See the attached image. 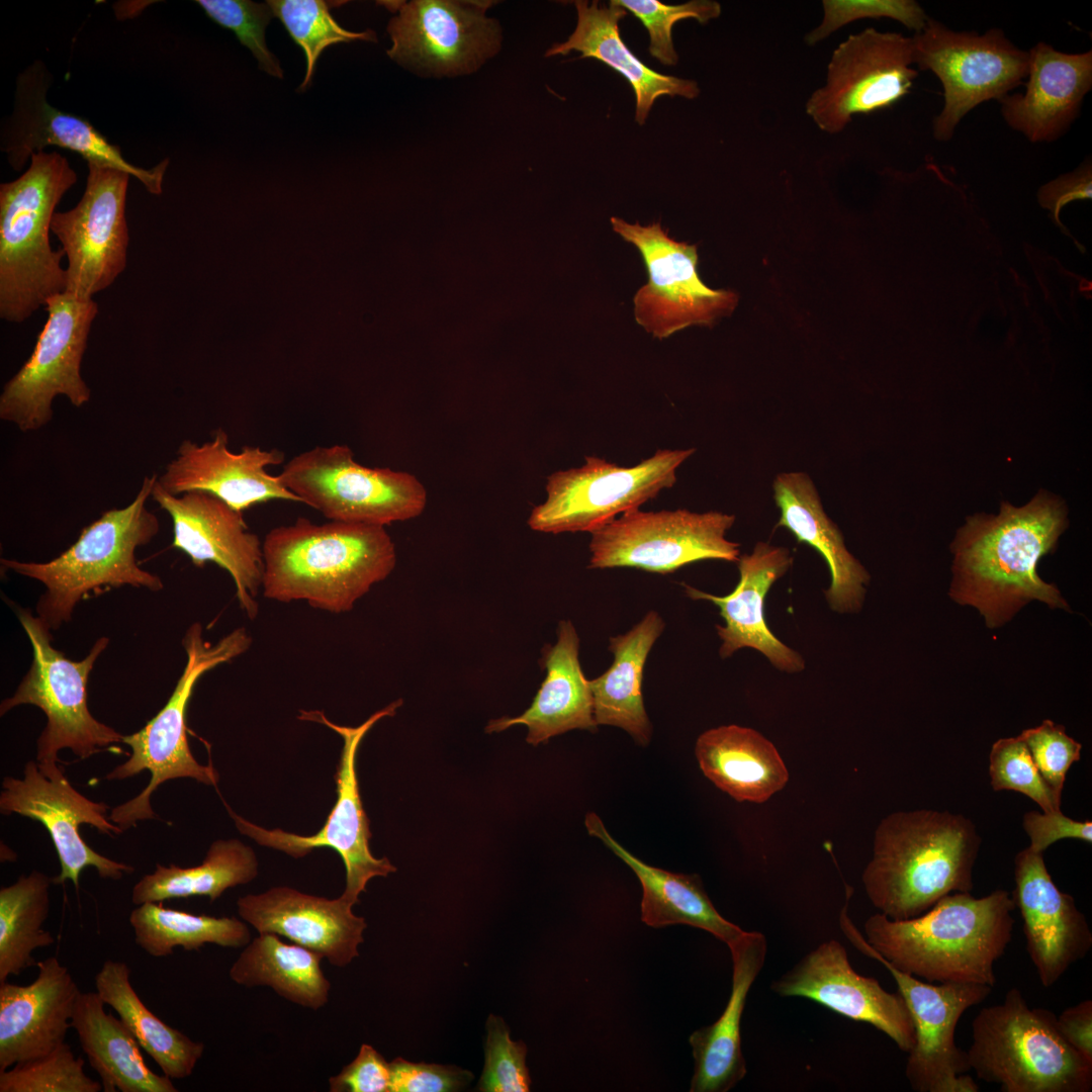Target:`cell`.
Listing matches in <instances>:
<instances>
[{
	"instance_id": "obj_40",
	"label": "cell",
	"mask_w": 1092,
	"mask_h": 1092,
	"mask_svg": "<svg viewBox=\"0 0 1092 1092\" xmlns=\"http://www.w3.org/2000/svg\"><path fill=\"white\" fill-rule=\"evenodd\" d=\"M128 966L106 960L95 976L96 992L112 1007L139 1044L172 1080L189 1077L202 1057L204 1044L171 1027L142 1001L129 981Z\"/></svg>"
},
{
	"instance_id": "obj_11",
	"label": "cell",
	"mask_w": 1092,
	"mask_h": 1092,
	"mask_svg": "<svg viewBox=\"0 0 1092 1092\" xmlns=\"http://www.w3.org/2000/svg\"><path fill=\"white\" fill-rule=\"evenodd\" d=\"M852 888L846 887L845 905L839 924L850 943L860 952L880 962L892 975L913 1018L916 1042L908 1053L905 1075L917 1092H977L979 1085L971 1071L967 1052L954 1040L962 1015L982 1003L991 986L975 983L922 982L886 962L866 940L847 914Z\"/></svg>"
},
{
	"instance_id": "obj_43",
	"label": "cell",
	"mask_w": 1092,
	"mask_h": 1092,
	"mask_svg": "<svg viewBox=\"0 0 1092 1092\" xmlns=\"http://www.w3.org/2000/svg\"><path fill=\"white\" fill-rule=\"evenodd\" d=\"M129 923L135 943L154 958L168 957L178 946L198 950L211 943L237 948L251 940L247 923L237 917L195 915L164 907L162 902L138 905Z\"/></svg>"
},
{
	"instance_id": "obj_32",
	"label": "cell",
	"mask_w": 1092,
	"mask_h": 1092,
	"mask_svg": "<svg viewBox=\"0 0 1092 1092\" xmlns=\"http://www.w3.org/2000/svg\"><path fill=\"white\" fill-rule=\"evenodd\" d=\"M579 637L573 624L560 621L555 644L542 651L541 664L546 669L532 704L517 717L490 720L485 732L504 731L514 725L528 728L526 741L534 746L550 738L579 729L596 731L594 701L588 679L581 669Z\"/></svg>"
},
{
	"instance_id": "obj_55",
	"label": "cell",
	"mask_w": 1092,
	"mask_h": 1092,
	"mask_svg": "<svg viewBox=\"0 0 1092 1092\" xmlns=\"http://www.w3.org/2000/svg\"><path fill=\"white\" fill-rule=\"evenodd\" d=\"M1092 197V167L1091 161L1086 160L1075 171L1061 175L1057 179L1046 183L1038 190L1039 204L1049 209L1054 221L1064 229L1060 220L1062 208L1074 200L1091 199Z\"/></svg>"
},
{
	"instance_id": "obj_14",
	"label": "cell",
	"mask_w": 1092,
	"mask_h": 1092,
	"mask_svg": "<svg viewBox=\"0 0 1092 1092\" xmlns=\"http://www.w3.org/2000/svg\"><path fill=\"white\" fill-rule=\"evenodd\" d=\"M912 40L914 64L935 74L943 88L944 103L932 124L939 142L950 140L974 107L1001 101L1027 77L1028 52L998 28L984 34L958 32L929 18Z\"/></svg>"
},
{
	"instance_id": "obj_34",
	"label": "cell",
	"mask_w": 1092,
	"mask_h": 1092,
	"mask_svg": "<svg viewBox=\"0 0 1092 1092\" xmlns=\"http://www.w3.org/2000/svg\"><path fill=\"white\" fill-rule=\"evenodd\" d=\"M577 23L566 41L555 43L546 57L578 52L576 59L593 58L625 77L636 97L635 120L643 125L654 101L662 95L696 98L700 88L696 81L660 74L644 65L625 44L619 22L627 10L614 0L603 5L598 1L574 2Z\"/></svg>"
},
{
	"instance_id": "obj_27",
	"label": "cell",
	"mask_w": 1092,
	"mask_h": 1092,
	"mask_svg": "<svg viewBox=\"0 0 1092 1092\" xmlns=\"http://www.w3.org/2000/svg\"><path fill=\"white\" fill-rule=\"evenodd\" d=\"M238 913L258 933H273L317 952L335 967L358 957L367 927L352 911L354 904L340 896L328 899L286 886L249 894L238 902Z\"/></svg>"
},
{
	"instance_id": "obj_9",
	"label": "cell",
	"mask_w": 1092,
	"mask_h": 1092,
	"mask_svg": "<svg viewBox=\"0 0 1092 1092\" xmlns=\"http://www.w3.org/2000/svg\"><path fill=\"white\" fill-rule=\"evenodd\" d=\"M16 615L33 659L14 694L1 702L0 715L21 705L42 711L47 724L36 740V761L59 762L65 748L84 759L123 743V735L95 719L87 703L89 674L109 639H97L85 658L72 660L52 645V631L29 609L18 607Z\"/></svg>"
},
{
	"instance_id": "obj_15",
	"label": "cell",
	"mask_w": 1092,
	"mask_h": 1092,
	"mask_svg": "<svg viewBox=\"0 0 1092 1092\" xmlns=\"http://www.w3.org/2000/svg\"><path fill=\"white\" fill-rule=\"evenodd\" d=\"M44 307L49 317L30 357L5 383L0 395V419L23 433L37 431L52 421L57 396H66L76 407L91 397L81 363L98 313L97 303L93 298L63 292L50 298Z\"/></svg>"
},
{
	"instance_id": "obj_36",
	"label": "cell",
	"mask_w": 1092,
	"mask_h": 1092,
	"mask_svg": "<svg viewBox=\"0 0 1092 1092\" xmlns=\"http://www.w3.org/2000/svg\"><path fill=\"white\" fill-rule=\"evenodd\" d=\"M703 774L738 802L763 803L785 788L789 771L774 743L735 724L711 728L696 741Z\"/></svg>"
},
{
	"instance_id": "obj_1",
	"label": "cell",
	"mask_w": 1092,
	"mask_h": 1092,
	"mask_svg": "<svg viewBox=\"0 0 1092 1092\" xmlns=\"http://www.w3.org/2000/svg\"><path fill=\"white\" fill-rule=\"evenodd\" d=\"M1065 520L1060 504L1045 493L1021 508L1003 503L998 516L969 518L952 546L951 598L977 608L989 627L1005 623L1031 600L1069 610L1057 587L1035 570Z\"/></svg>"
},
{
	"instance_id": "obj_48",
	"label": "cell",
	"mask_w": 1092,
	"mask_h": 1092,
	"mask_svg": "<svg viewBox=\"0 0 1092 1092\" xmlns=\"http://www.w3.org/2000/svg\"><path fill=\"white\" fill-rule=\"evenodd\" d=\"M196 3L210 19L235 32L239 41L253 53L261 70L283 78L279 61L268 50L265 40V29L273 16L267 3L250 0H198Z\"/></svg>"
},
{
	"instance_id": "obj_38",
	"label": "cell",
	"mask_w": 1092,
	"mask_h": 1092,
	"mask_svg": "<svg viewBox=\"0 0 1092 1092\" xmlns=\"http://www.w3.org/2000/svg\"><path fill=\"white\" fill-rule=\"evenodd\" d=\"M97 992H81L71 1026L104 1092H177L172 1079L154 1073L120 1018L104 1010Z\"/></svg>"
},
{
	"instance_id": "obj_26",
	"label": "cell",
	"mask_w": 1092,
	"mask_h": 1092,
	"mask_svg": "<svg viewBox=\"0 0 1092 1092\" xmlns=\"http://www.w3.org/2000/svg\"><path fill=\"white\" fill-rule=\"evenodd\" d=\"M283 461L284 453L278 449L246 445L239 452L231 451L226 432L218 428L211 440L201 444L184 440L157 482L173 495L209 492L240 512L273 499L301 503L277 475L267 471Z\"/></svg>"
},
{
	"instance_id": "obj_17",
	"label": "cell",
	"mask_w": 1092,
	"mask_h": 1092,
	"mask_svg": "<svg viewBox=\"0 0 1092 1092\" xmlns=\"http://www.w3.org/2000/svg\"><path fill=\"white\" fill-rule=\"evenodd\" d=\"M610 220L614 232L637 248L648 273L633 298L635 320L646 332L662 340L694 325L712 326L733 311L737 294L713 289L700 278L696 245L670 238L660 222Z\"/></svg>"
},
{
	"instance_id": "obj_21",
	"label": "cell",
	"mask_w": 1092,
	"mask_h": 1092,
	"mask_svg": "<svg viewBox=\"0 0 1092 1092\" xmlns=\"http://www.w3.org/2000/svg\"><path fill=\"white\" fill-rule=\"evenodd\" d=\"M129 174L88 164L84 193L72 209L55 212L51 232L68 260L66 291L81 299L110 286L127 261L125 217Z\"/></svg>"
},
{
	"instance_id": "obj_45",
	"label": "cell",
	"mask_w": 1092,
	"mask_h": 1092,
	"mask_svg": "<svg viewBox=\"0 0 1092 1092\" xmlns=\"http://www.w3.org/2000/svg\"><path fill=\"white\" fill-rule=\"evenodd\" d=\"M102 1084L84 1071V1061L63 1042L41 1057L0 1071V1092H99Z\"/></svg>"
},
{
	"instance_id": "obj_44",
	"label": "cell",
	"mask_w": 1092,
	"mask_h": 1092,
	"mask_svg": "<svg viewBox=\"0 0 1092 1092\" xmlns=\"http://www.w3.org/2000/svg\"><path fill=\"white\" fill-rule=\"evenodd\" d=\"M274 16L299 46L305 56L306 71L299 90L309 85L315 65L323 51L339 42L356 39L376 41L375 33L368 29L354 32L345 29L330 12L331 3L324 0H270L266 2Z\"/></svg>"
},
{
	"instance_id": "obj_39",
	"label": "cell",
	"mask_w": 1092,
	"mask_h": 1092,
	"mask_svg": "<svg viewBox=\"0 0 1092 1092\" xmlns=\"http://www.w3.org/2000/svg\"><path fill=\"white\" fill-rule=\"evenodd\" d=\"M323 959L304 946L282 941L276 934L259 933L244 946L229 975L239 985L267 986L294 1004L317 1010L328 1003L331 990L321 966Z\"/></svg>"
},
{
	"instance_id": "obj_7",
	"label": "cell",
	"mask_w": 1092,
	"mask_h": 1092,
	"mask_svg": "<svg viewBox=\"0 0 1092 1092\" xmlns=\"http://www.w3.org/2000/svg\"><path fill=\"white\" fill-rule=\"evenodd\" d=\"M969 1067L1004 1092H1089L1092 1062L1062 1035L1057 1016L1030 1008L1014 987L972 1022Z\"/></svg>"
},
{
	"instance_id": "obj_22",
	"label": "cell",
	"mask_w": 1092,
	"mask_h": 1092,
	"mask_svg": "<svg viewBox=\"0 0 1092 1092\" xmlns=\"http://www.w3.org/2000/svg\"><path fill=\"white\" fill-rule=\"evenodd\" d=\"M52 75L41 61L33 62L18 76L13 111L1 126V151L10 166L20 170L34 153L57 146L78 153L87 161L128 173L155 195L162 184L169 159L145 169L128 163L120 149L108 142L87 119L66 113L47 100Z\"/></svg>"
},
{
	"instance_id": "obj_52",
	"label": "cell",
	"mask_w": 1092,
	"mask_h": 1092,
	"mask_svg": "<svg viewBox=\"0 0 1092 1092\" xmlns=\"http://www.w3.org/2000/svg\"><path fill=\"white\" fill-rule=\"evenodd\" d=\"M389 1092H453L472 1079L469 1071L455 1066L413 1063L396 1058L389 1063Z\"/></svg>"
},
{
	"instance_id": "obj_18",
	"label": "cell",
	"mask_w": 1092,
	"mask_h": 1092,
	"mask_svg": "<svg viewBox=\"0 0 1092 1092\" xmlns=\"http://www.w3.org/2000/svg\"><path fill=\"white\" fill-rule=\"evenodd\" d=\"M913 65L912 37L873 27L851 34L832 53L826 81L808 98L806 113L822 131L839 133L854 115L906 96L918 75Z\"/></svg>"
},
{
	"instance_id": "obj_50",
	"label": "cell",
	"mask_w": 1092,
	"mask_h": 1092,
	"mask_svg": "<svg viewBox=\"0 0 1092 1092\" xmlns=\"http://www.w3.org/2000/svg\"><path fill=\"white\" fill-rule=\"evenodd\" d=\"M485 1061L478 1083L482 1092H528L531 1078L526 1065L527 1048L510 1037L503 1019L490 1015L487 1024Z\"/></svg>"
},
{
	"instance_id": "obj_12",
	"label": "cell",
	"mask_w": 1092,
	"mask_h": 1092,
	"mask_svg": "<svg viewBox=\"0 0 1092 1092\" xmlns=\"http://www.w3.org/2000/svg\"><path fill=\"white\" fill-rule=\"evenodd\" d=\"M695 452V448L658 450L631 467L585 457L584 465L548 476L547 497L532 510L528 525L543 533L592 534L672 487L677 468Z\"/></svg>"
},
{
	"instance_id": "obj_37",
	"label": "cell",
	"mask_w": 1092,
	"mask_h": 1092,
	"mask_svg": "<svg viewBox=\"0 0 1092 1092\" xmlns=\"http://www.w3.org/2000/svg\"><path fill=\"white\" fill-rule=\"evenodd\" d=\"M663 629L661 616L649 611L628 632L610 638L611 666L588 679L597 725L619 727L641 746L648 745L652 733L642 696L643 669Z\"/></svg>"
},
{
	"instance_id": "obj_20",
	"label": "cell",
	"mask_w": 1092,
	"mask_h": 1092,
	"mask_svg": "<svg viewBox=\"0 0 1092 1092\" xmlns=\"http://www.w3.org/2000/svg\"><path fill=\"white\" fill-rule=\"evenodd\" d=\"M396 11L387 25V55L424 76L456 77L476 71L502 43L498 22L485 15L487 1L380 2Z\"/></svg>"
},
{
	"instance_id": "obj_19",
	"label": "cell",
	"mask_w": 1092,
	"mask_h": 1092,
	"mask_svg": "<svg viewBox=\"0 0 1092 1092\" xmlns=\"http://www.w3.org/2000/svg\"><path fill=\"white\" fill-rule=\"evenodd\" d=\"M109 806L95 802L78 792L57 761L29 760L21 779L5 777L0 792L2 814H18L40 822L56 848L61 872L52 878L53 885L71 881L79 889L81 872L93 867L100 878L120 880L134 868L110 859L92 849L79 832L82 824L95 827L109 836L123 830L109 820Z\"/></svg>"
},
{
	"instance_id": "obj_13",
	"label": "cell",
	"mask_w": 1092,
	"mask_h": 1092,
	"mask_svg": "<svg viewBox=\"0 0 1092 1092\" xmlns=\"http://www.w3.org/2000/svg\"><path fill=\"white\" fill-rule=\"evenodd\" d=\"M401 704V699L390 703L357 727L337 725L321 711H300L298 719L322 723L341 735L344 741L335 774L337 801L317 833L302 836L279 828L265 829L237 815L225 805L239 831L260 845L283 851L294 858L302 857L318 847H330L338 852L346 870V886L341 896L354 905L359 902V895L365 891L371 879L386 877L396 871L388 858H376L371 853L369 840L372 834L360 798L356 758L366 733L382 718L393 716Z\"/></svg>"
},
{
	"instance_id": "obj_35",
	"label": "cell",
	"mask_w": 1092,
	"mask_h": 1092,
	"mask_svg": "<svg viewBox=\"0 0 1092 1092\" xmlns=\"http://www.w3.org/2000/svg\"><path fill=\"white\" fill-rule=\"evenodd\" d=\"M589 835L598 837L636 875L642 886L641 920L659 928L686 924L703 929L727 945L743 932L714 907L697 875L675 874L649 866L623 847L594 812L585 816Z\"/></svg>"
},
{
	"instance_id": "obj_56",
	"label": "cell",
	"mask_w": 1092,
	"mask_h": 1092,
	"mask_svg": "<svg viewBox=\"0 0 1092 1092\" xmlns=\"http://www.w3.org/2000/svg\"><path fill=\"white\" fill-rule=\"evenodd\" d=\"M1057 1023L1064 1038L1092 1062V1000L1086 999L1065 1009L1057 1017Z\"/></svg>"
},
{
	"instance_id": "obj_16",
	"label": "cell",
	"mask_w": 1092,
	"mask_h": 1092,
	"mask_svg": "<svg viewBox=\"0 0 1092 1092\" xmlns=\"http://www.w3.org/2000/svg\"><path fill=\"white\" fill-rule=\"evenodd\" d=\"M734 522V515L716 511L635 509L592 533L589 567L666 574L701 560L737 562L740 545L726 538Z\"/></svg>"
},
{
	"instance_id": "obj_53",
	"label": "cell",
	"mask_w": 1092,
	"mask_h": 1092,
	"mask_svg": "<svg viewBox=\"0 0 1092 1092\" xmlns=\"http://www.w3.org/2000/svg\"><path fill=\"white\" fill-rule=\"evenodd\" d=\"M389 1063L369 1044H362L356 1058L329 1079L331 1092H389Z\"/></svg>"
},
{
	"instance_id": "obj_6",
	"label": "cell",
	"mask_w": 1092,
	"mask_h": 1092,
	"mask_svg": "<svg viewBox=\"0 0 1092 1092\" xmlns=\"http://www.w3.org/2000/svg\"><path fill=\"white\" fill-rule=\"evenodd\" d=\"M77 182L58 152L31 155L28 169L0 185V316L22 323L53 296L66 291L62 249L53 250L55 208Z\"/></svg>"
},
{
	"instance_id": "obj_33",
	"label": "cell",
	"mask_w": 1092,
	"mask_h": 1092,
	"mask_svg": "<svg viewBox=\"0 0 1092 1092\" xmlns=\"http://www.w3.org/2000/svg\"><path fill=\"white\" fill-rule=\"evenodd\" d=\"M733 964L732 988L721 1016L689 1038L695 1061L691 1092H726L746 1075L740 1024L747 995L763 968L767 943L758 931H744L728 945Z\"/></svg>"
},
{
	"instance_id": "obj_2",
	"label": "cell",
	"mask_w": 1092,
	"mask_h": 1092,
	"mask_svg": "<svg viewBox=\"0 0 1092 1092\" xmlns=\"http://www.w3.org/2000/svg\"><path fill=\"white\" fill-rule=\"evenodd\" d=\"M1015 908L1004 890L982 898L954 892L913 918L870 916L864 938L890 965L926 982L993 987L995 963L1012 938Z\"/></svg>"
},
{
	"instance_id": "obj_8",
	"label": "cell",
	"mask_w": 1092,
	"mask_h": 1092,
	"mask_svg": "<svg viewBox=\"0 0 1092 1092\" xmlns=\"http://www.w3.org/2000/svg\"><path fill=\"white\" fill-rule=\"evenodd\" d=\"M252 638L244 628H237L216 643L205 641L200 623L192 624L182 639L186 664L168 702L139 731L123 736L130 748L128 758L109 771L105 779L125 780L148 770L151 779L134 798L114 807L109 820L123 831L140 821L157 818L151 806L153 793L165 782L190 778L207 786H216L219 776L211 765L200 764L187 740L186 712L197 680L206 671L232 661L251 646Z\"/></svg>"
},
{
	"instance_id": "obj_3",
	"label": "cell",
	"mask_w": 1092,
	"mask_h": 1092,
	"mask_svg": "<svg viewBox=\"0 0 1092 1092\" xmlns=\"http://www.w3.org/2000/svg\"><path fill=\"white\" fill-rule=\"evenodd\" d=\"M262 548L266 599L332 614L351 611L396 563L391 537L376 525L298 518L270 530Z\"/></svg>"
},
{
	"instance_id": "obj_5",
	"label": "cell",
	"mask_w": 1092,
	"mask_h": 1092,
	"mask_svg": "<svg viewBox=\"0 0 1092 1092\" xmlns=\"http://www.w3.org/2000/svg\"><path fill=\"white\" fill-rule=\"evenodd\" d=\"M157 475L146 476L132 502L105 511L83 528L76 542L48 562L1 559V568L38 580L46 592L36 603L37 617L51 630L71 620L82 600L112 587L130 585L152 592L163 588L161 578L140 567L135 551L158 534L160 524L146 504Z\"/></svg>"
},
{
	"instance_id": "obj_51",
	"label": "cell",
	"mask_w": 1092,
	"mask_h": 1092,
	"mask_svg": "<svg viewBox=\"0 0 1092 1092\" xmlns=\"http://www.w3.org/2000/svg\"><path fill=\"white\" fill-rule=\"evenodd\" d=\"M1019 737L1026 744L1040 776L1061 800L1067 772L1081 757L1082 745L1065 728L1051 720L1023 730Z\"/></svg>"
},
{
	"instance_id": "obj_10",
	"label": "cell",
	"mask_w": 1092,
	"mask_h": 1092,
	"mask_svg": "<svg viewBox=\"0 0 1092 1092\" xmlns=\"http://www.w3.org/2000/svg\"><path fill=\"white\" fill-rule=\"evenodd\" d=\"M277 476L330 521L384 527L420 516L427 504V491L415 475L363 466L347 445L301 452Z\"/></svg>"
},
{
	"instance_id": "obj_28",
	"label": "cell",
	"mask_w": 1092,
	"mask_h": 1092,
	"mask_svg": "<svg viewBox=\"0 0 1092 1092\" xmlns=\"http://www.w3.org/2000/svg\"><path fill=\"white\" fill-rule=\"evenodd\" d=\"M737 562L739 581L727 596L711 595L682 584L691 599L709 601L718 607L725 623L716 625L721 639L720 656L727 658L742 648H751L762 653L781 671H803V656L775 636L764 615L768 590L793 563L789 549L760 541L750 554L740 556Z\"/></svg>"
},
{
	"instance_id": "obj_47",
	"label": "cell",
	"mask_w": 1092,
	"mask_h": 1092,
	"mask_svg": "<svg viewBox=\"0 0 1092 1092\" xmlns=\"http://www.w3.org/2000/svg\"><path fill=\"white\" fill-rule=\"evenodd\" d=\"M633 13L649 34V54L666 66L678 61L672 41V27L680 20L694 18L704 24L720 16L722 8L716 1L693 0L667 5L658 0H614Z\"/></svg>"
},
{
	"instance_id": "obj_46",
	"label": "cell",
	"mask_w": 1092,
	"mask_h": 1092,
	"mask_svg": "<svg viewBox=\"0 0 1092 1092\" xmlns=\"http://www.w3.org/2000/svg\"><path fill=\"white\" fill-rule=\"evenodd\" d=\"M989 775L995 791L1011 790L1033 800L1043 813L1061 811V800L1044 782L1019 737L1001 738L991 748Z\"/></svg>"
},
{
	"instance_id": "obj_4",
	"label": "cell",
	"mask_w": 1092,
	"mask_h": 1092,
	"mask_svg": "<svg viewBox=\"0 0 1092 1092\" xmlns=\"http://www.w3.org/2000/svg\"><path fill=\"white\" fill-rule=\"evenodd\" d=\"M973 822L936 810L898 811L879 823L861 876L872 904L894 920L916 917L940 898L971 892L980 846Z\"/></svg>"
},
{
	"instance_id": "obj_42",
	"label": "cell",
	"mask_w": 1092,
	"mask_h": 1092,
	"mask_svg": "<svg viewBox=\"0 0 1092 1092\" xmlns=\"http://www.w3.org/2000/svg\"><path fill=\"white\" fill-rule=\"evenodd\" d=\"M52 885L51 877L34 870L0 889V983L36 965L33 950L55 943L53 934L42 928Z\"/></svg>"
},
{
	"instance_id": "obj_49",
	"label": "cell",
	"mask_w": 1092,
	"mask_h": 1092,
	"mask_svg": "<svg viewBox=\"0 0 1092 1092\" xmlns=\"http://www.w3.org/2000/svg\"><path fill=\"white\" fill-rule=\"evenodd\" d=\"M821 23L805 37L809 46L827 38L842 26L864 18H891L916 33L929 19L913 0H824Z\"/></svg>"
},
{
	"instance_id": "obj_30",
	"label": "cell",
	"mask_w": 1092,
	"mask_h": 1092,
	"mask_svg": "<svg viewBox=\"0 0 1092 1092\" xmlns=\"http://www.w3.org/2000/svg\"><path fill=\"white\" fill-rule=\"evenodd\" d=\"M1027 77L1023 94L1000 101L1002 115L1030 142H1053L1071 125L1092 87V53L1067 54L1038 42L1028 52Z\"/></svg>"
},
{
	"instance_id": "obj_29",
	"label": "cell",
	"mask_w": 1092,
	"mask_h": 1092,
	"mask_svg": "<svg viewBox=\"0 0 1092 1092\" xmlns=\"http://www.w3.org/2000/svg\"><path fill=\"white\" fill-rule=\"evenodd\" d=\"M36 967L28 985L0 983V1071L52 1052L72 1027L77 983L56 957Z\"/></svg>"
},
{
	"instance_id": "obj_25",
	"label": "cell",
	"mask_w": 1092,
	"mask_h": 1092,
	"mask_svg": "<svg viewBox=\"0 0 1092 1092\" xmlns=\"http://www.w3.org/2000/svg\"><path fill=\"white\" fill-rule=\"evenodd\" d=\"M1014 882L1012 899L1022 918L1027 952L1048 988L1089 953L1092 932L1074 898L1054 883L1042 852L1026 847L1016 854Z\"/></svg>"
},
{
	"instance_id": "obj_41",
	"label": "cell",
	"mask_w": 1092,
	"mask_h": 1092,
	"mask_svg": "<svg viewBox=\"0 0 1092 1092\" xmlns=\"http://www.w3.org/2000/svg\"><path fill=\"white\" fill-rule=\"evenodd\" d=\"M258 875V860L250 846L237 839L216 840L203 861L195 867H168L160 863L133 886L134 905L163 902L193 896L208 897L211 902L226 889L248 884Z\"/></svg>"
},
{
	"instance_id": "obj_54",
	"label": "cell",
	"mask_w": 1092,
	"mask_h": 1092,
	"mask_svg": "<svg viewBox=\"0 0 1092 1092\" xmlns=\"http://www.w3.org/2000/svg\"><path fill=\"white\" fill-rule=\"evenodd\" d=\"M1023 829L1030 839V847L1042 852L1054 842L1063 838H1074L1092 842L1091 821H1077L1062 813H1040L1029 811L1023 816Z\"/></svg>"
},
{
	"instance_id": "obj_31",
	"label": "cell",
	"mask_w": 1092,
	"mask_h": 1092,
	"mask_svg": "<svg viewBox=\"0 0 1092 1092\" xmlns=\"http://www.w3.org/2000/svg\"><path fill=\"white\" fill-rule=\"evenodd\" d=\"M772 488L780 510L777 527L813 547L829 568L830 584L825 590L829 607L840 614L857 613L869 572L848 551L841 531L825 513L812 478L802 471L783 472L776 476Z\"/></svg>"
},
{
	"instance_id": "obj_23",
	"label": "cell",
	"mask_w": 1092,
	"mask_h": 1092,
	"mask_svg": "<svg viewBox=\"0 0 1092 1092\" xmlns=\"http://www.w3.org/2000/svg\"><path fill=\"white\" fill-rule=\"evenodd\" d=\"M151 496L172 520L173 547L196 567L212 562L224 569L233 578L241 609L254 620L259 612L263 548L257 534L249 530L243 512L205 491L170 494L157 481Z\"/></svg>"
},
{
	"instance_id": "obj_24",
	"label": "cell",
	"mask_w": 1092,
	"mask_h": 1092,
	"mask_svg": "<svg viewBox=\"0 0 1092 1092\" xmlns=\"http://www.w3.org/2000/svg\"><path fill=\"white\" fill-rule=\"evenodd\" d=\"M783 997H803L855 1021L869 1023L909 1053L916 1042L911 1013L899 992L885 990L872 977L856 973L845 947L835 939L822 942L792 969L772 981Z\"/></svg>"
}]
</instances>
